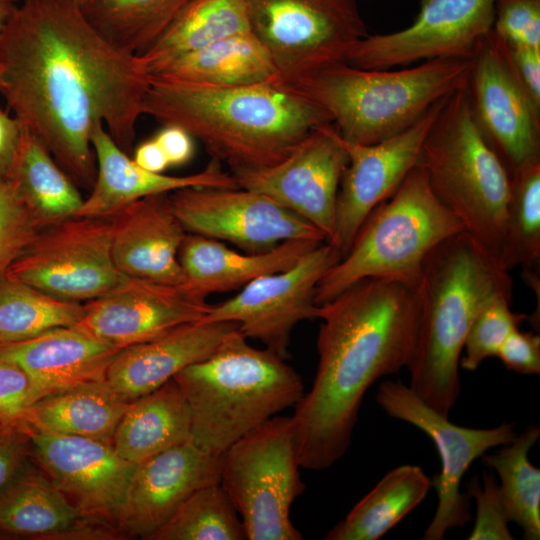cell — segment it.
<instances>
[{"label":"cell","mask_w":540,"mask_h":540,"mask_svg":"<svg viewBox=\"0 0 540 540\" xmlns=\"http://www.w3.org/2000/svg\"><path fill=\"white\" fill-rule=\"evenodd\" d=\"M496 0H421L414 22L388 34H368L349 51L346 63L392 69L436 58L471 59L492 29Z\"/></svg>","instance_id":"obj_16"},{"label":"cell","mask_w":540,"mask_h":540,"mask_svg":"<svg viewBox=\"0 0 540 540\" xmlns=\"http://www.w3.org/2000/svg\"><path fill=\"white\" fill-rule=\"evenodd\" d=\"M143 114L182 127L231 172L273 166L312 130L333 124L325 109L284 82L207 87L150 79Z\"/></svg>","instance_id":"obj_3"},{"label":"cell","mask_w":540,"mask_h":540,"mask_svg":"<svg viewBox=\"0 0 540 540\" xmlns=\"http://www.w3.org/2000/svg\"><path fill=\"white\" fill-rule=\"evenodd\" d=\"M506 369L530 375L540 373V336L533 332L514 330L496 355Z\"/></svg>","instance_id":"obj_45"},{"label":"cell","mask_w":540,"mask_h":540,"mask_svg":"<svg viewBox=\"0 0 540 540\" xmlns=\"http://www.w3.org/2000/svg\"><path fill=\"white\" fill-rule=\"evenodd\" d=\"M34 395L27 374L14 362L0 357V423L26 426Z\"/></svg>","instance_id":"obj_43"},{"label":"cell","mask_w":540,"mask_h":540,"mask_svg":"<svg viewBox=\"0 0 540 540\" xmlns=\"http://www.w3.org/2000/svg\"><path fill=\"white\" fill-rule=\"evenodd\" d=\"M121 348L75 326L59 327L33 338L0 345V357L28 376L37 401L89 382L106 379ZM34 401V402H35Z\"/></svg>","instance_id":"obj_24"},{"label":"cell","mask_w":540,"mask_h":540,"mask_svg":"<svg viewBox=\"0 0 540 540\" xmlns=\"http://www.w3.org/2000/svg\"><path fill=\"white\" fill-rule=\"evenodd\" d=\"M164 151L170 166L186 164L194 154V138L182 127L164 125L154 138Z\"/></svg>","instance_id":"obj_47"},{"label":"cell","mask_w":540,"mask_h":540,"mask_svg":"<svg viewBox=\"0 0 540 540\" xmlns=\"http://www.w3.org/2000/svg\"><path fill=\"white\" fill-rule=\"evenodd\" d=\"M445 98L406 130L380 142L356 144L340 137L348 163L340 180L334 234L328 243L341 258L348 252L366 217L395 192L418 164L424 139Z\"/></svg>","instance_id":"obj_19"},{"label":"cell","mask_w":540,"mask_h":540,"mask_svg":"<svg viewBox=\"0 0 540 540\" xmlns=\"http://www.w3.org/2000/svg\"><path fill=\"white\" fill-rule=\"evenodd\" d=\"M238 329L233 321H196L149 341L122 348L111 362L106 380L127 402L161 387L187 366L211 355Z\"/></svg>","instance_id":"obj_26"},{"label":"cell","mask_w":540,"mask_h":540,"mask_svg":"<svg viewBox=\"0 0 540 540\" xmlns=\"http://www.w3.org/2000/svg\"><path fill=\"white\" fill-rule=\"evenodd\" d=\"M149 540H247L244 524L220 483L190 495Z\"/></svg>","instance_id":"obj_38"},{"label":"cell","mask_w":540,"mask_h":540,"mask_svg":"<svg viewBox=\"0 0 540 540\" xmlns=\"http://www.w3.org/2000/svg\"><path fill=\"white\" fill-rule=\"evenodd\" d=\"M292 416H273L225 450L220 484L244 524L247 540H301L290 518L304 491Z\"/></svg>","instance_id":"obj_9"},{"label":"cell","mask_w":540,"mask_h":540,"mask_svg":"<svg viewBox=\"0 0 540 540\" xmlns=\"http://www.w3.org/2000/svg\"><path fill=\"white\" fill-rule=\"evenodd\" d=\"M348 156L333 124L312 130L279 163L231 172L241 188L258 192L303 217L329 242L334 234L336 200Z\"/></svg>","instance_id":"obj_17"},{"label":"cell","mask_w":540,"mask_h":540,"mask_svg":"<svg viewBox=\"0 0 540 540\" xmlns=\"http://www.w3.org/2000/svg\"><path fill=\"white\" fill-rule=\"evenodd\" d=\"M123 538L114 524L83 514L33 462L0 493V540Z\"/></svg>","instance_id":"obj_25"},{"label":"cell","mask_w":540,"mask_h":540,"mask_svg":"<svg viewBox=\"0 0 540 540\" xmlns=\"http://www.w3.org/2000/svg\"><path fill=\"white\" fill-rule=\"evenodd\" d=\"M467 91L474 119L508 174L540 157L538 109L492 29L478 42L471 57Z\"/></svg>","instance_id":"obj_15"},{"label":"cell","mask_w":540,"mask_h":540,"mask_svg":"<svg viewBox=\"0 0 540 540\" xmlns=\"http://www.w3.org/2000/svg\"><path fill=\"white\" fill-rule=\"evenodd\" d=\"M191 438V412L174 379L131 402L112 444L125 460L139 464Z\"/></svg>","instance_id":"obj_29"},{"label":"cell","mask_w":540,"mask_h":540,"mask_svg":"<svg viewBox=\"0 0 540 540\" xmlns=\"http://www.w3.org/2000/svg\"><path fill=\"white\" fill-rule=\"evenodd\" d=\"M173 379L191 412V439L223 454L234 442L304 395L299 374L273 351L258 349L239 330L207 358Z\"/></svg>","instance_id":"obj_5"},{"label":"cell","mask_w":540,"mask_h":540,"mask_svg":"<svg viewBox=\"0 0 540 540\" xmlns=\"http://www.w3.org/2000/svg\"><path fill=\"white\" fill-rule=\"evenodd\" d=\"M112 256L125 276L179 285V251L187 235L169 193L136 200L110 217Z\"/></svg>","instance_id":"obj_22"},{"label":"cell","mask_w":540,"mask_h":540,"mask_svg":"<svg viewBox=\"0 0 540 540\" xmlns=\"http://www.w3.org/2000/svg\"><path fill=\"white\" fill-rule=\"evenodd\" d=\"M5 426H3L1 423H0V432L3 430Z\"/></svg>","instance_id":"obj_52"},{"label":"cell","mask_w":540,"mask_h":540,"mask_svg":"<svg viewBox=\"0 0 540 540\" xmlns=\"http://www.w3.org/2000/svg\"><path fill=\"white\" fill-rule=\"evenodd\" d=\"M501 262L508 270L536 271L540 263V157L509 174Z\"/></svg>","instance_id":"obj_36"},{"label":"cell","mask_w":540,"mask_h":540,"mask_svg":"<svg viewBox=\"0 0 540 540\" xmlns=\"http://www.w3.org/2000/svg\"><path fill=\"white\" fill-rule=\"evenodd\" d=\"M470 63L436 58L392 70L343 62L291 87L327 111L342 139L368 145L406 130L436 102L466 87Z\"/></svg>","instance_id":"obj_6"},{"label":"cell","mask_w":540,"mask_h":540,"mask_svg":"<svg viewBox=\"0 0 540 540\" xmlns=\"http://www.w3.org/2000/svg\"><path fill=\"white\" fill-rule=\"evenodd\" d=\"M341 259L323 242L305 253L292 267L261 276L219 304L210 305L203 322L233 321L247 339L287 360L294 327L301 321L318 319L315 297L320 279Z\"/></svg>","instance_id":"obj_13"},{"label":"cell","mask_w":540,"mask_h":540,"mask_svg":"<svg viewBox=\"0 0 540 540\" xmlns=\"http://www.w3.org/2000/svg\"><path fill=\"white\" fill-rule=\"evenodd\" d=\"M461 231L462 223L437 198L425 169L417 164L395 192L366 217L348 252L320 279L317 305L364 278L415 289L429 253Z\"/></svg>","instance_id":"obj_7"},{"label":"cell","mask_w":540,"mask_h":540,"mask_svg":"<svg viewBox=\"0 0 540 540\" xmlns=\"http://www.w3.org/2000/svg\"><path fill=\"white\" fill-rule=\"evenodd\" d=\"M42 229L14 184L0 183V282Z\"/></svg>","instance_id":"obj_40"},{"label":"cell","mask_w":540,"mask_h":540,"mask_svg":"<svg viewBox=\"0 0 540 540\" xmlns=\"http://www.w3.org/2000/svg\"><path fill=\"white\" fill-rule=\"evenodd\" d=\"M512 299L503 295L490 300L472 322L464 340L461 366L474 371L487 358L496 356L506 338L528 319L511 310Z\"/></svg>","instance_id":"obj_39"},{"label":"cell","mask_w":540,"mask_h":540,"mask_svg":"<svg viewBox=\"0 0 540 540\" xmlns=\"http://www.w3.org/2000/svg\"><path fill=\"white\" fill-rule=\"evenodd\" d=\"M83 304L84 315L76 326L121 349L200 321L211 305L181 284L128 276Z\"/></svg>","instance_id":"obj_20"},{"label":"cell","mask_w":540,"mask_h":540,"mask_svg":"<svg viewBox=\"0 0 540 540\" xmlns=\"http://www.w3.org/2000/svg\"><path fill=\"white\" fill-rule=\"evenodd\" d=\"M133 160L153 173H163L170 166L164 151L154 138L141 143L135 149Z\"/></svg>","instance_id":"obj_49"},{"label":"cell","mask_w":540,"mask_h":540,"mask_svg":"<svg viewBox=\"0 0 540 540\" xmlns=\"http://www.w3.org/2000/svg\"><path fill=\"white\" fill-rule=\"evenodd\" d=\"M416 338L406 366L412 391L449 416L461 391L459 363L467 332L494 297H513L509 271L465 231L427 256L415 288Z\"/></svg>","instance_id":"obj_4"},{"label":"cell","mask_w":540,"mask_h":540,"mask_svg":"<svg viewBox=\"0 0 540 540\" xmlns=\"http://www.w3.org/2000/svg\"><path fill=\"white\" fill-rule=\"evenodd\" d=\"M8 180L43 228L76 216L84 200L48 149L24 127Z\"/></svg>","instance_id":"obj_32"},{"label":"cell","mask_w":540,"mask_h":540,"mask_svg":"<svg viewBox=\"0 0 540 540\" xmlns=\"http://www.w3.org/2000/svg\"><path fill=\"white\" fill-rule=\"evenodd\" d=\"M31 464L26 426H5L0 432V493Z\"/></svg>","instance_id":"obj_44"},{"label":"cell","mask_w":540,"mask_h":540,"mask_svg":"<svg viewBox=\"0 0 540 540\" xmlns=\"http://www.w3.org/2000/svg\"><path fill=\"white\" fill-rule=\"evenodd\" d=\"M153 80L207 87L283 82L252 32L227 37L148 70Z\"/></svg>","instance_id":"obj_28"},{"label":"cell","mask_w":540,"mask_h":540,"mask_svg":"<svg viewBox=\"0 0 540 540\" xmlns=\"http://www.w3.org/2000/svg\"><path fill=\"white\" fill-rule=\"evenodd\" d=\"M22 134L23 126L17 118L0 110V183L9 179Z\"/></svg>","instance_id":"obj_48"},{"label":"cell","mask_w":540,"mask_h":540,"mask_svg":"<svg viewBox=\"0 0 540 540\" xmlns=\"http://www.w3.org/2000/svg\"><path fill=\"white\" fill-rule=\"evenodd\" d=\"M539 436V427L530 426L495 453L481 456L499 476L500 498L509 522L519 525L528 540L540 538V470L528 457Z\"/></svg>","instance_id":"obj_35"},{"label":"cell","mask_w":540,"mask_h":540,"mask_svg":"<svg viewBox=\"0 0 540 540\" xmlns=\"http://www.w3.org/2000/svg\"><path fill=\"white\" fill-rule=\"evenodd\" d=\"M83 315V303L57 298L21 281L0 282V345L75 326Z\"/></svg>","instance_id":"obj_37"},{"label":"cell","mask_w":540,"mask_h":540,"mask_svg":"<svg viewBox=\"0 0 540 540\" xmlns=\"http://www.w3.org/2000/svg\"><path fill=\"white\" fill-rule=\"evenodd\" d=\"M190 0H85L80 6L110 44L136 56L146 52Z\"/></svg>","instance_id":"obj_34"},{"label":"cell","mask_w":540,"mask_h":540,"mask_svg":"<svg viewBox=\"0 0 540 540\" xmlns=\"http://www.w3.org/2000/svg\"><path fill=\"white\" fill-rule=\"evenodd\" d=\"M0 93L80 187L91 190V132L132 153L150 86L138 56L104 39L75 0H21L0 32Z\"/></svg>","instance_id":"obj_1"},{"label":"cell","mask_w":540,"mask_h":540,"mask_svg":"<svg viewBox=\"0 0 540 540\" xmlns=\"http://www.w3.org/2000/svg\"><path fill=\"white\" fill-rule=\"evenodd\" d=\"M80 6L85 2V0H75Z\"/></svg>","instance_id":"obj_51"},{"label":"cell","mask_w":540,"mask_h":540,"mask_svg":"<svg viewBox=\"0 0 540 540\" xmlns=\"http://www.w3.org/2000/svg\"><path fill=\"white\" fill-rule=\"evenodd\" d=\"M375 399L389 416L426 433L437 448L441 471L432 478V487L437 491L438 504L423 539L441 540L448 530L463 527L471 519L469 495L460 491L469 466L488 449L511 443L517 436L514 424L505 422L489 429L456 425L402 381L382 382Z\"/></svg>","instance_id":"obj_12"},{"label":"cell","mask_w":540,"mask_h":540,"mask_svg":"<svg viewBox=\"0 0 540 540\" xmlns=\"http://www.w3.org/2000/svg\"><path fill=\"white\" fill-rule=\"evenodd\" d=\"M0 89H1V78H0Z\"/></svg>","instance_id":"obj_53"},{"label":"cell","mask_w":540,"mask_h":540,"mask_svg":"<svg viewBox=\"0 0 540 540\" xmlns=\"http://www.w3.org/2000/svg\"><path fill=\"white\" fill-rule=\"evenodd\" d=\"M246 6L251 32L290 86L346 62L368 35L356 0H246Z\"/></svg>","instance_id":"obj_10"},{"label":"cell","mask_w":540,"mask_h":540,"mask_svg":"<svg viewBox=\"0 0 540 540\" xmlns=\"http://www.w3.org/2000/svg\"><path fill=\"white\" fill-rule=\"evenodd\" d=\"M128 404L106 379L89 382L35 401L26 425L112 443Z\"/></svg>","instance_id":"obj_30"},{"label":"cell","mask_w":540,"mask_h":540,"mask_svg":"<svg viewBox=\"0 0 540 540\" xmlns=\"http://www.w3.org/2000/svg\"><path fill=\"white\" fill-rule=\"evenodd\" d=\"M96 160V178L76 216L110 218L126 205L141 198L171 193L186 187H239L234 176L216 159L194 174L171 176L140 167L113 140L102 123L91 132Z\"/></svg>","instance_id":"obj_23"},{"label":"cell","mask_w":540,"mask_h":540,"mask_svg":"<svg viewBox=\"0 0 540 540\" xmlns=\"http://www.w3.org/2000/svg\"><path fill=\"white\" fill-rule=\"evenodd\" d=\"M432 487V479L416 465L389 471L331 528L326 540H378L416 508Z\"/></svg>","instance_id":"obj_31"},{"label":"cell","mask_w":540,"mask_h":540,"mask_svg":"<svg viewBox=\"0 0 540 540\" xmlns=\"http://www.w3.org/2000/svg\"><path fill=\"white\" fill-rule=\"evenodd\" d=\"M318 365L292 415L301 468L324 470L347 451L367 390L406 367L414 348L415 289L364 278L320 304Z\"/></svg>","instance_id":"obj_2"},{"label":"cell","mask_w":540,"mask_h":540,"mask_svg":"<svg viewBox=\"0 0 540 540\" xmlns=\"http://www.w3.org/2000/svg\"><path fill=\"white\" fill-rule=\"evenodd\" d=\"M110 218L73 216L43 228L6 278L82 303L109 292L123 275L111 249Z\"/></svg>","instance_id":"obj_11"},{"label":"cell","mask_w":540,"mask_h":540,"mask_svg":"<svg viewBox=\"0 0 540 540\" xmlns=\"http://www.w3.org/2000/svg\"><path fill=\"white\" fill-rule=\"evenodd\" d=\"M468 495L476 503V519L469 540H512L508 518L503 507L499 486L491 473L483 474V486L477 479L468 484Z\"/></svg>","instance_id":"obj_42"},{"label":"cell","mask_w":540,"mask_h":540,"mask_svg":"<svg viewBox=\"0 0 540 540\" xmlns=\"http://www.w3.org/2000/svg\"><path fill=\"white\" fill-rule=\"evenodd\" d=\"M251 32L246 0H190L159 39L138 56L146 71L227 37Z\"/></svg>","instance_id":"obj_33"},{"label":"cell","mask_w":540,"mask_h":540,"mask_svg":"<svg viewBox=\"0 0 540 540\" xmlns=\"http://www.w3.org/2000/svg\"><path fill=\"white\" fill-rule=\"evenodd\" d=\"M223 454L191 438L137 464L114 524L130 538H149L198 489L220 483Z\"/></svg>","instance_id":"obj_21"},{"label":"cell","mask_w":540,"mask_h":540,"mask_svg":"<svg viewBox=\"0 0 540 540\" xmlns=\"http://www.w3.org/2000/svg\"><path fill=\"white\" fill-rule=\"evenodd\" d=\"M187 233L262 253L297 239L327 242L324 233L268 197L241 187H186L169 193Z\"/></svg>","instance_id":"obj_14"},{"label":"cell","mask_w":540,"mask_h":540,"mask_svg":"<svg viewBox=\"0 0 540 540\" xmlns=\"http://www.w3.org/2000/svg\"><path fill=\"white\" fill-rule=\"evenodd\" d=\"M321 243L297 239L262 253H240L222 241L187 233L179 251L181 285L203 299L212 293L240 290L261 276L292 267Z\"/></svg>","instance_id":"obj_27"},{"label":"cell","mask_w":540,"mask_h":540,"mask_svg":"<svg viewBox=\"0 0 540 540\" xmlns=\"http://www.w3.org/2000/svg\"><path fill=\"white\" fill-rule=\"evenodd\" d=\"M26 428L34 465L83 514L114 524L137 464L111 442Z\"/></svg>","instance_id":"obj_18"},{"label":"cell","mask_w":540,"mask_h":540,"mask_svg":"<svg viewBox=\"0 0 540 540\" xmlns=\"http://www.w3.org/2000/svg\"><path fill=\"white\" fill-rule=\"evenodd\" d=\"M418 164L464 231L501 262L509 174L474 119L466 87L445 98Z\"/></svg>","instance_id":"obj_8"},{"label":"cell","mask_w":540,"mask_h":540,"mask_svg":"<svg viewBox=\"0 0 540 540\" xmlns=\"http://www.w3.org/2000/svg\"><path fill=\"white\" fill-rule=\"evenodd\" d=\"M21 0H0V32L18 8Z\"/></svg>","instance_id":"obj_50"},{"label":"cell","mask_w":540,"mask_h":540,"mask_svg":"<svg viewBox=\"0 0 540 540\" xmlns=\"http://www.w3.org/2000/svg\"><path fill=\"white\" fill-rule=\"evenodd\" d=\"M503 44L517 77L533 104L540 109V48Z\"/></svg>","instance_id":"obj_46"},{"label":"cell","mask_w":540,"mask_h":540,"mask_svg":"<svg viewBox=\"0 0 540 540\" xmlns=\"http://www.w3.org/2000/svg\"><path fill=\"white\" fill-rule=\"evenodd\" d=\"M492 31L508 46L540 48V0H496Z\"/></svg>","instance_id":"obj_41"}]
</instances>
